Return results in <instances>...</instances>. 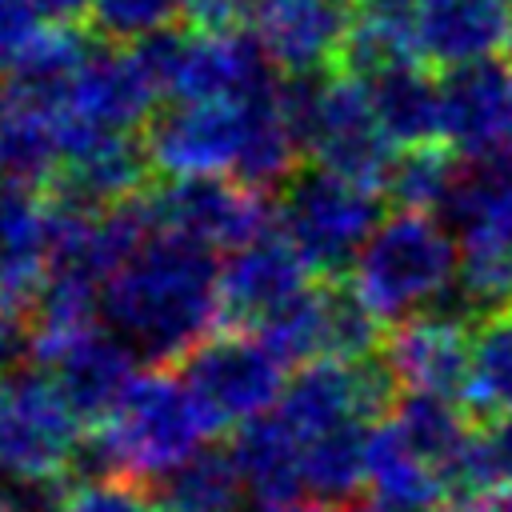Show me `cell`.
Returning <instances> with one entry per match:
<instances>
[{
	"label": "cell",
	"instance_id": "31",
	"mask_svg": "<svg viewBox=\"0 0 512 512\" xmlns=\"http://www.w3.org/2000/svg\"><path fill=\"white\" fill-rule=\"evenodd\" d=\"M188 0H92V28L108 44H140L184 16Z\"/></svg>",
	"mask_w": 512,
	"mask_h": 512
},
{
	"label": "cell",
	"instance_id": "40",
	"mask_svg": "<svg viewBox=\"0 0 512 512\" xmlns=\"http://www.w3.org/2000/svg\"><path fill=\"white\" fill-rule=\"evenodd\" d=\"M0 512H16V508L8 504V496H4V492H0Z\"/></svg>",
	"mask_w": 512,
	"mask_h": 512
},
{
	"label": "cell",
	"instance_id": "25",
	"mask_svg": "<svg viewBox=\"0 0 512 512\" xmlns=\"http://www.w3.org/2000/svg\"><path fill=\"white\" fill-rule=\"evenodd\" d=\"M444 216L456 228L460 248H512V160L464 164Z\"/></svg>",
	"mask_w": 512,
	"mask_h": 512
},
{
	"label": "cell",
	"instance_id": "30",
	"mask_svg": "<svg viewBox=\"0 0 512 512\" xmlns=\"http://www.w3.org/2000/svg\"><path fill=\"white\" fill-rule=\"evenodd\" d=\"M464 164L448 144H424V148H408L396 156L384 196L400 208V212H444L452 200V188L460 180Z\"/></svg>",
	"mask_w": 512,
	"mask_h": 512
},
{
	"label": "cell",
	"instance_id": "38",
	"mask_svg": "<svg viewBox=\"0 0 512 512\" xmlns=\"http://www.w3.org/2000/svg\"><path fill=\"white\" fill-rule=\"evenodd\" d=\"M260 512H328V508H316V504H296V508H260Z\"/></svg>",
	"mask_w": 512,
	"mask_h": 512
},
{
	"label": "cell",
	"instance_id": "11",
	"mask_svg": "<svg viewBox=\"0 0 512 512\" xmlns=\"http://www.w3.org/2000/svg\"><path fill=\"white\" fill-rule=\"evenodd\" d=\"M28 360L40 372H48V380L68 400V408L84 420V428H100L116 412L132 380L140 376L136 348L100 324L56 336V340H32Z\"/></svg>",
	"mask_w": 512,
	"mask_h": 512
},
{
	"label": "cell",
	"instance_id": "10",
	"mask_svg": "<svg viewBox=\"0 0 512 512\" xmlns=\"http://www.w3.org/2000/svg\"><path fill=\"white\" fill-rule=\"evenodd\" d=\"M156 96L136 48H96L60 100L64 156L88 136H132L156 116Z\"/></svg>",
	"mask_w": 512,
	"mask_h": 512
},
{
	"label": "cell",
	"instance_id": "21",
	"mask_svg": "<svg viewBox=\"0 0 512 512\" xmlns=\"http://www.w3.org/2000/svg\"><path fill=\"white\" fill-rule=\"evenodd\" d=\"M368 492L392 512H440L452 500L440 472L408 448L392 420L368 428Z\"/></svg>",
	"mask_w": 512,
	"mask_h": 512
},
{
	"label": "cell",
	"instance_id": "13",
	"mask_svg": "<svg viewBox=\"0 0 512 512\" xmlns=\"http://www.w3.org/2000/svg\"><path fill=\"white\" fill-rule=\"evenodd\" d=\"M472 340L476 328L468 316L452 308H432L392 324L384 340V360L404 392L460 404L472 368Z\"/></svg>",
	"mask_w": 512,
	"mask_h": 512
},
{
	"label": "cell",
	"instance_id": "12",
	"mask_svg": "<svg viewBox=\"0 0 512 512\" xmlns=\"http://www.w3.org/2000/svg\"><path fill=\"white\" fill-rule=\"evenodd\" d=\"M244 144V100H168L144 124L152 168L168 180L236 172Z\"/></svg>",
	"mask_w": 512,
	"mask_h": 512
},
{
	"label": "cell",
	"instance_id": "20",
	"mask_svg": "<svg viewBox=\"0 0 512 512\" xmlns=\"http://www.w3.org/2000/svg\"><path fill=\"white\" fill-rule=\"evenodd\" d=\"M64 168L60 108L0 88V176L20 184H52Z\"/></svg>",
	"mask_w": 512,
	"mask_h": 512
},
{
	"label": "cell",
	"instance_id": "32",
	"mask_svg": "<svg viewBox=\"0 0 512 512\" xmlns=\"http://www.w3.org/2000/svg\"><path fill=\"white\" fill-rule=\"evenodd\" d=\"M64 512H160L152 488L128 476H104V480H72Z\"/></svg>",
	"mask_w": 512,
	"mask_h": 512
},
{
	"label": "cell",
	"instance_id": "5",
	"mask_svg": "<svg viewBox=\"0 0 512 512\" xmlns=\"http://www.w3.org/2000/svg\"><path fill=\"white\" fill-rule=\"evenodd\" d=\"M276 220L320 280H340L384 224L380 196L372 188L320 164H300L292 172V180L280 188Z\"/></svg>",
	"mask_w": 512,
	"mask_h": 512
},
{
	"label": "cell",
	"instance_id": "14",
	"mask_svg": "<svg viewBox=\"0 0 512 512\" xmlns=\"http://www.w3.org/2000/svg\"><path fill=\"white\" fill-rule=\"evenodd\" d=\"M444 140L468 164L512 160V64L488 60L440 80Z\"/></svg>",
	"mask_w": 512,
	"mask_h": 512
},
{
	"label": "cell",
	"instance_id": "2",
	"mask_svg": "<svg viewBox=\"0 0 512 512\" xmlns=\"http://www.w3.org/2000/svg\"><path fill=\"white\" fill-rule=\"evenodd\" d=\"M212 436H220V428L192 396L184 376L168 368H148L132 380L116 412L84 436L72 480L128 476L140 484H156L160 476L204 452Z\"/></svg>",
	"mask_w": 512,
	"mask_h": 512
},
{
	"label": "cell",
	"instance_id": "34",
	"mask_svg": "<svg viewBox=\"0 0 512 512\" xmlns=\"http://www.w3.org/2000/svg\"><path fill=\"white\" fill-rule=\"evenodd\" d=\"M36 8L28 0H0V72L12 68L24 40L36 32Z\"/></svg>",
	"mask_w": 512,
	"mask_h": 512
},
{
	"label": "cell",
	"instance_id": "15",
	"mask_svg": "<svg viewBox=\"0 0 512 512\" xmlns=\"http://www.w3.org/2000/svg\"><path fill=\"white\" fill-rule=\"evenodd\" d=\"M308 284H312V268L304 264L296 244L280 228H272L256 244L228 252V260L220 264V312L232 328L256 332Z\"/></svg>",
	"mask_w": 512,
	"mask_h": 512
},
{
	"label": "cell",
	"instance_id": "26",
	"mask_svg": "<svg viewBox=\"0 0 512 512\" xmlns=\"http://www.w3.org/2000/svg\"><path fill=\"white\" fill-rule=\"evenodd\" d=\"M368 428L344 424L304 440V500L328 512H344L368 488Z\"/></svg>",
	"mask_w": 512,
	"mask_h": 512
},
{
	"label": "cell",
	"instance_id": "24",
	"mask_svg": "<svg viewBox=\"0 0 512 512\" xmlns=\"http://www.w3.org/2000/svg\"><path fill=\"white\" fill-rule=\"evenodd\" d=\"M388 420L400 428V436L408 440V448L440 472V480H444L448 492L456 496L464 460H468L472 440H476L472 416H468L460 404H452V400L404 392L400 404H396V412H392Z\"/></svg>",
	"mask_w": 512,
	"mask_h": 512
},
{
	"label": "cell",
	"instance_id": "7",
	"mask_svg": "<svg viewBox=\"0 0 512 512\" xmlns=\"http://www.w3.org/2000/svg\"><path fill=\"white\" fill-rule=\"evenodd\" d=\"M84 436V420L48 372L16 368L0 380V472L8 480L72 476Z\"/></svg>",
	"mask_w": 512,
	"mask_h": 512
},
{
	"label": "cell",
	"instance_id": "29",
	"mask_svg": "<svg viewBox=\"0 0 512 512\" xmlns=\"http://www.w3.org/2000/svg\"><path fill=\"white\" fill-rule=\"evenodd\" d=\"M460 408L472 416V424L512 416V312L476 324L472 368Z\"/></svg>",
	"mask_w": 512,
	"mask_h": 512
},
{
	"label": "cell",
	"instance_id": "1",
	"mask_svg": "<svg viewBox=\"0 0 512 512\" xmlns=\"http://www.w3.org/2000/svg\"><path fill=\"white\" fill-rule=\"evenodd\" d=\"M100 316L120 340L160 364H180L196 344L220 332V264L212 248L156 232L100 292Z\"/></svg>",
	"mask_w": 512,
	"mask_h": 512
},
{
	"label": "cell",
	"instance_id": "17",
	"mask_svg": "<svg viewBox=\"0 0 512 512\" xmlns=\"http://www.w3.org/2000/svg\"><path fill=\"white\" fill-rule=\"evenodd\" d=\"M420 64L448 72L488 64L512 36L508 0H416L412 12Z\"/></svg>",
	"mask_w": 512,
	"mask_h": 512
},
{
	"label": "cell",
	"instance_id": "18",
	"mask_svg": "<svg viewBox=\"0 0 512 512\" xmlns=\"http://www.w3.org/2000/svg\"><path fill=\"white\" fill-rule=\"evenodd\" d=\"M152 176V156L136 136H88L64 156L52 196L88 212H104L144 196Z\"/></svg>",
	"mask_w": 512,
	"mask_h": 512
},
{
	"label": "cell",
	"instance_id": "9",
	"mask_svg": "<svg viewBox=\"0 0 512 512\" xmlns=\"http://www.w3.org/2000/svg\"><path fill=\"white\" fill-rule=\"evenodd\" d=\"M148 208L160 232H180L212 252H236L272 232L276 208L244 180L188 176L148 192Z\"/></svg>",
	"mask_w": 512,
	"mask_h": 512
},
{
	"label": "cell",
	"instance_id": "6",
	"mask_svg": "<svg viewBox=\"0 0 512 512\" xmlns=\"http://www.w3.org/2000/svg\"><path fill=\"white\" fill-rule=\"evenodd\" d=\"M132 48L160 96L172 100H252L276 88L272 60L248 32L164 28Z\"/></svg>",
	"mask_w": 512,
	"mask_h": 512
},
{
	"label": "cell",
	"instance_id": "22",
	"mask_svg": "<svg viewBox=\"0 0 512 512\" xmlns=\"http://www.w3.org/2000/svg\"><path fill=\"white\" fill-rule=\"evenodd\" d=\"M372 112L396 148H424L444 136V88L420 64L388 68L364 80Z\"/></svg>",
	"mask_w": 512,
	"mask_h": 512
},
{
	"label": "cell",
	"instance_id": "27",
	"mask_svg": "<svg viewBox=\"0 0 512 512\" xmlns=\"http://www.w3.org/2000/svg\"><path fill=\"white\" fill-rule=\"evenodd\" d=\"M160 512H240L248 488L228 448H204L152 484Z\"/></svg>",
	"mask_w": 512,
	"mask_h": 512
},
{
	"label": "cell",
	"instance_id": "23",
	"mask_svg": "<svg viewBox=\"0 0 512 512\" xmlns=\"http://www.w3.org/2000/svg\"><path fill=\"white\" fill-rule=\"evenodd\" d=\"M92 52H96V44L88 40V32L80 24H40L16 52L4 88L16 96H28L36 104L60 108L64 92L72 88L80 68L92 60Z\"/></svg>",
	"mask_w": 512,
	"mask_h": 512
},
{
	"label": "cell",
	"instance_id": "16",
	"mask_svg": "<svg viewBox=\"0 0 512 512\" xmlns=\"http://www.w3.org/2000/svg\"><path fill=\"white\" fill-rule=\"evenodd\" d=\"M252 28L272 68L288 76H312L340 64V52L352 28V4L348 0H260Z\"/></svg>",
	"mask_w": 512,
	"mask_h": 512
},
{
	"label": "cell",
	"instance_id": "37",
	"mask_svg": "<svg viewBox=\"0 0 512 512\" xmlns=\"http://www.w3.org/2000/svg\"><path fill=\"white\" fill-rule=\"evenodd\" d=\"M440 512H512V492H472L448 500Z\"/></svg>",
	"mask_w": 512,
	"mask_h": 512
},
{
	"label": "cell",
	"instance_id": "39",
	"mask_svg": "<svg viewBox=\"0 0 512 512\" xmlns=\"http://www.w3.org/2000/svg\"><path fill=\"white\" fill-rule=\"evenodd\" d=\"M344 512H392V508H384V504H352V508H344Z\"/></svg>",
	"mask_w": 512,
	"mask_h": 512
},
{
	"label": "cell",
	"instance_id": "35",
	"mask_svg": "<svg viewBox=\"0 0 512 512\" xmlns=\"http://www.w3.org/2000/svg\"><path fill=\"white\" fill-rule=\"evenodd\" d=\"M28 356V324L24 316H12L0 308V372H16V360Z\"/></svg>",
	"mask_w": 512,
	"mask_h": 512
},
{
	"label": "cell",
	"instance_id": "8",
	"mask_svg": "<svg viewBox=\"0 0 512 512\" xmlns=\"http://www.w3.org/2000/svg\"><path fill=\"white\" fill-rule=\"evenodd\" d=\"M176 372L220 432L276 412L288 384L284 364L272 356V348L244 328H220L216 336L196 344Z\"/></svg>",
	"mask_w": 512,
	"mask_h": 512
},
{
	"label": "cell",
	"instance_id": "19",
	"mask_svg": "<svg viewBox=\"0 0 512 512\" xmlns=\"http://www.w3.org/2000/svg\"><path fill=\"white\" fill-rule=\"evenodd\" d=\"M228 456L260 508L304 504V440L276 412L240 424L228 440Z\"/></svg>",
	"mask_w": 512,
	"mask_h": 512
},
{
	"label": "cell",
	"instance_id": "28",
	"mask_svg": "<svg viewBox=\"0 0 512 512\" xmlns=\"http://www.w3.org/2000/svg\"><path fill=\"white\" fill-rule=\"evenodd\" d=\"M256 336L272 348V356L284 368L332 360V292H328V280H316L300 296H292L280 312H272L256 328Z\"/></svg>",
	"mask_w": 512,
	"mask_h": 512
},
{
	"label": "cell",
	"instance_id": "36",
	"mask_svg": "<svg viewBox=\"0 0 512 512\" xmlns=\"http://www.w3.org/2000/svg\"><path fill=\"white\" fill-rule=\"evenodd\" d=\"M28 4L48 24H80V16H92V0H28Z\"/></svg>",
	"mask_w": 512,
	"mask_h": 512
},
{
	"label": "cell",
	"instance_id": "4",
	"mask_svg": "<svg viewBox=\"0 0 512 512\" xmlns=\"http://www.w3.org/2000/svg\"><path fill=\"white\" fill-rule=\"evenodd\" d=\"M280 108L300 136V148L312 164L356 180L372 192H384L388 172L396 164V144L384 136L368 88L344 72H312V76H284L280 80Z\"/></svg>",
	"mask_w": 512,
	"mask_h": 512
},
{
	"label": "cell",
	"instance_id": "3",
	"mask_svg": "<svg viewBox=\"0 0 512 512\" xmlns=\"http://www.w3.org/2000/svg\"><path fill=\"white\" fill-rule=\"evenodd\" d=\"M456 276L460 240L428 212L388 216L348 272L356 296L380 324L444 308L456 292Z\"/></svg>",
	"mask_w": 512,
	"mask_h": 512
},
{
	"label": "cell",
	"instance_id": "41",
	"mask_svg": "<svg viewBox=\"0 0 512 512\" xmlns=\"http://www.w3.org/2000/svg\"><path fill=\"white\" fill-rule=\"evenodd\" d=\"M508 60H512V36H508Z\"/></svg>",
	"mask_w": 512,
	"mask_h": 512
},
{
	"label": "cell",
	"instance_id": "33",
	"mask_svg": "<svg viewBox=\"0 0 512 512\" xmlns=\"http://www.w3.org/2000/svg\"><path fill=\"white\" fill-rule=\"evenodd\" d=\"M260 0H188L184 16L204 32H240V24H252Z\"/></svg>",
	"mask_w": 512,
	"mask_h": 512
}]
</instances>
